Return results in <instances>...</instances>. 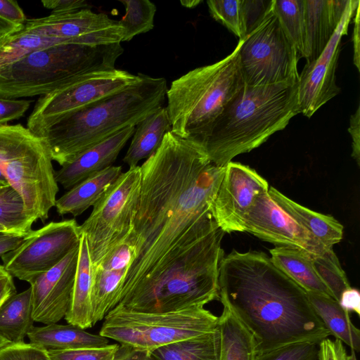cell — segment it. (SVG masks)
Returning <instances> with one entry per match:
<instances>
[{
    "label": "cell",
    "instance_id": "obj_1",
    "mask_svg": "<svg viewBox=\"0 0 360 360\" xmlns=\"http://www.w3.org/2000/svg\"><path fill=\"white\" fill-rule=\"evenodd\" d=\"M140 167L139 203L127 238L134 259L120 302L191 243L219 227L212 208L225 167L212 164L202 144L170 131Z\"/></svg>",
    "mask_w": 360,
    "mask_h": 360
},
{
    "label": "cell",
    "instance_id": "obj_2",
    "mask_svg": "<svg viewBox=\"0 0 360 360\" xmlns=\"http://www.w3.org/2000/svg\"><path fill=\"white\" fill-rule=\"evenodd\" d=\"M218 283L219 300L252 332L258 354L293 342L319 344L330 335L307 292L263 252L233 250L224 256Z\"/></svg>",
    "mask_w": 360,
    "mask_h": 360
},
{
    "label": "cell",
    "instance_id": "obj_3",
    "mask_svg": "<svg viewBox=\"0 0 360 360\" xmlns=\"http://www.w3.org/2000/svg\"><path fill=\"white\" fill-rule=\"evenodd\" d=\"M139 74L135 83L69 115L40 136L53 161L63 166L162 107L168 89L166 79Z\"/></svg>",
    "mask_w": 360,
    "mask_h": 360
},
{
    "label": "cell",
    "instance_id": "obj_4",
    "mask_svg": "<svg viewBox=\"0 0 360 360\" xmlns=\"http://www.w3.org/2000/svg\"><path fill=\"white\" fill-rule=\"evenodd\" d=\"M300 113L297 82L245 85L229 103L200 144L211 162L225 167L264 143Z\"/></svg>",
    "mask_w": 360,
    "mask_h": 360
},
{
    "label": "cell",
    "instance_id": "obj_5",
    "mask_svg": "<svg viewBox=\"0 0 360 360\" xmlns=\"http://www.w3.org/2000/svg\"><path fill=\"white\" fill-rule=\"evenodd\" d=\"M224 234L217 227L193 241L118 304L137 311L163 313L204 307L219 300Z\"/></svg>",
    "mask_w": 360,
    "mask_h": 360
},
{
    "label": "cell",
    "instance_id": "obj_6",
    "mask_svg": "<svg viewBox=\"0 0 360 360\" xmlns=\"http://www.w3.org/2000/svg\"><path fill=\"white\" fill-rule=\"evenodd\" d=\"M121 44L86 46L60 44L31 53L0 72V96H45L86 76L115 68Z\"/></svg>",
    "mask_w": 360,
    "mask_h": 360
},
{
    "label": "cell",
    "instance_id": "obj_7",
    "mask_svg": "<svg viewBox=\"0 0 360 360\" xmlns=\"http://www.w3.org/2000/svg\"><path fill=\"white\" fill-rule=\"evenodd\" d=\"M240 43L222 60L196 68L168 88L172 131L200 143L225 107L245 85L239 63Z\"/></svg>",
    "mask_w": 360,
    "mask_h": 360
},
{
    "label": "cell",
    "instance_id": "obj_8",
    "mask_svg": "<svg viewBox=\"0 0 360 360\" xmlns=\"http://www.w3.org/2000/svg\"><path fill=\"white\" fill-rule=\"evenodd\" d=\"M52 161L41 136L20 124L0 125V169L36 221L49 218L57 200Z\"/></svg>",
    "mask_w": 360,
    "mask_h": 360
},
{
    "label": "cell",
    "instance_id": "obj_9",
    "mask_svg": "<svg viewBox=\"0 0 360 360\" xmlns=\"http://www.w3.org/2000/svg\"><path fill=\"white\" fill-rule=\"evenodd\" d=\"M103 319L100 335L149 354L168 344L211 332L218 325V317L204 307L149 313L118 304Z\"/></svg>",
    "mask_w": 360,
    "mask_h": 360
},
{
    "label": "cell",
    "instance_id": "obj_10",
    "mask_svg": "<svg viewBox=\"0 0 360 360\" xmlns=\"http://www.w3.org/2000/svg\"><path fill=\"white\" fill-rule=\"evenodd\" d=\"M141 186V167H129L107 189L93 206L89 217L79 225L94 267L131 233Z\"/></svg>",
    "mask_w": 360,
    "mask_h": 360
},
{
    "label": "cell",
    "instance_id": "obj_11",
    "mask_svg": "<svg viewBox=\"0 0 360 360\" xmlns=\"http://www.w3.org/2000/svg\"><path fill=\"white\" fill-rule=\"evenodd\" d=\"M238 42L239 63L245 85L297 82L300 58L273 9L272 0L260 22Z\"/></svg>",
    "mask_w": 360,
    "mask_h": 360
},
{
    "label": "cell",
    "instance_id": "obj_12",
    "mask_svg": "<svg viewBox=\"0 0 360 360\" xmlns=\"http://www.w3.org/2000/svg\"><path fill=\"white\" fill-rule=\"evenodd\" d=\"M139 78L140 74L116 68L92 73L41 96L28 117L27 127L41 136L64 117L127 88Z\"/></svg>",
    "mask_w": 360,
    "mask_h": 360
},
{
    "label": "cell",
    "instance_id": "obj_13",
    "mask_svg": "<svg viewBox=\"0 0 360 360\" xmlns=\"http://www.w3.org/2000/svg\"><path fill=\"white\" fill-rule=\"evenodd\" d=\"M81 236L75 219L51 221L32 230L20 246L1 256L2 265L13 277L30 283L79 245Z\"/></svg>",
    "mask_w": 360,
    "mask_h": 360
},
{
    "label": "cell",
    "instance_id": "obj_14",
    "mask_svg": "<svg viewBox=\"0 0 360 360\" xmlns=\"http://www.w3.org/2000/svg\"><path fill=\"white\" fill-rule=\"evenodd\" d=\"M359 0H349L342 18L321 55L305 64L297 81L300 113L311 117L321 107L337 96L340 89L336 83V70L341 39L355 14Z\"/></svg>",
    "mask_w": 360,
    "mask_h": 360
},
{
    "label": "cell",
    "instance_id": "obj_15",
    "mask_svg": "<svg viewBox=\"0 0 360 360\" xmlns=\"http://www.w3.org/2000/svg\"><path fill=\"white\" fill-rule=\"evenodd\" d=\"M269 188L267 181L254 169L239 162H229L212 208L219 228L224 233L243 232L245 217L255 199Z\"/></svg>",
    "mask_w": 360,
    "mask_h": 360
},
{
    "label": "cell",
    "instance_id": "obj_16",
    "mask_svg": "<svg viewBox=\"0 0 360 360\" xmlns=\"http://www.w3.org/2000/svg\"><path fill=\"white\" fill-rule=\"evenodd\" d=\"M244 231L276 246L301 249L312 257L328 250L285 214L268 191L255 199L245 217Z\"/></svg>",
    "mask_w": 360,
    "mask_h": 360
},
{
    "label": "cell",
    "instance_id": "obj_17",
    "mask_svg": "<svg viewBox=\"0 0 360 360\" xmlns=\"http://www.w3.org/2000/svg\"><path fill=\"white\" fill-rule=\"evenodd\" d=\"M79 243L58 264L32 281V318L44 325L65 318L70 306Z\"/></svg>",
    "mask_w": 360,
    "mask_h": 360
},
{
    "label": "cell",
    "instance_id": "obj_18",
    "mask_svg": "<svg viewBox=\"0 0 360 360\" xmlns=\"http://www.w3.org/2000/svg\"><path fill=\"white\" fill-rule=\"evenodd\" d=\"M134 131L135 126L127 127L86 150L55 171L56 181L69 190L85 179L112 166Z\"/></svg>",
    "mask_w": 360,
    "mask_h": 360
},
{
    "label": "cell",
    "instance_id": "obj_19",
    "mask_svg": "<svg viewBox=\"0 0 360 360\" xmlns=\"http://www.w3.org/2000/svg\"><path fill=\"white\" fill-rule=\"evenodd\" d=\"M117 20L105 13H96L91 9L53 14L27 19L23 30L49 38L72 39L90 32L108 27Z\"/></svg>",
    "mask_w": 360,
    "mask_h": 360
},
{
    "label": "cell",
    "instance_id": "obj_20",
    "mask_svg": "<svg viewBox=\"0 0 360 360\" xmlns=\"http://www.w3.org/2000/svg\"><path fill=\"white\" fill-rule=\"evenodd\" d=\"M349 0H304L307 63L316 60L336 31Z\"/></svg>",
    "mask_w": 360,
    "mask_h": 360
},
{
    "label": "cell",
    "instance_id": "obj_21",
    "mask_svg": "<svg viewBox=\"0 0 360 360\" xmlns=\"http://www.w3.org/2000/svg\"><path fill=\"white\" fill-rule=\"evenodd\" d=\"M268 193L274 202L298 225L311 233L327 249L343 236V226L333 217L308 209L269 186Z\"/></svg>",
    "mask_w": 360,
    "mask_h": 360
},
{
    "label": "cell",
    "instance_id": "obj_22",
    "mask_svg": "<svg viewBox=\"0 0 360 360\" xmlns=\"http://www.w3.org/2000/svg\"><path fill=\"white\" fill-rule=\"evenodd\" d=\"M121 166H110L85 179L56 200L55 207L60 216L77 217L100 199L122 174Z\"/></svg>",
    "mask_w": 360,
    "mask_h": 360
},
{
    "label": "cell",
    "instance_id": "obj_23",
    "mask_svg": "<svg viewBox=\"0 0 360 360\" xmlns=\"http://www.w3.org/2000/svg\"><path fill=\"white\" fill-rule=\"evenodd\" d=\"M222 313L218 317L220 334L219 360H255L257 344L255 336L231 307L224 300Z\"/></svg>",
    "mask_w": 360,
    "mask_h": 360
},
{
    "label": "cell",
    "instance_id": "obj_24",
    "mask_svg": "<svg viewBox=\"0 0 360 360\" xmlns=\"http://www.w3.org/2000/svg\"><path fill=\"white\" fill-rule=\"evenodd\" d=\"M94 266L85 236L82 234L72 300L65 319L68 324L87 329L93 326L91 293Z\"/></svg>",
    "mask_w": 360,
    "mask_h": 360
},
{
    "label": "cell",
    "instance_id": "obj_25",
    "mask_svg": "<svg viewBox=\"0 0 360 360\" xmlns=\"http://www.w3.org/2000/svg\"><path fill=\"white\" fill-rule=\"evenodd\" d=\"M27 337L30 343L46 351L98 347L108 345V338L70 324L34 326Z\"/></svg>",
    "mask_w": 360,
    "mask_h": 360
},
{
    "label": "cell",
    "instance_id": "obj_26",
    "mask_svg": "<svg viewBox=\"0 0 360 360\" xmlns=\"http://www.w3.org/2000/svg\"><path fill=\"white\" fill-rule=\"evenodd\" d=\"M273 264L295 282L306 292L327 295L331 293L316 274L312 256L298 248L276 246L270 249Z\"/></svg>",
    "mask_w": 360,
    "mask_h": 360
},
{
    "label": "cell",
    "instance_id": "obj_27",
    "mask_svg": "<svg viewBox=\"0 0 360 360\" xmlns=\"http://www.w3.org/2000/svg\"><path fill=\"white\" fill-rule=\"evenodd\" d=\"M135 127L133 138L123 158L129 167L148 159L160 146L165 135L172 131V124L166 107H161L141 120Z\"/></svg>",
    "mask_w": 360,
    "mask_h": 360
},
{
    "label": "cell",
    "instance_id": "obj_28",
    "mask_svg": "<svg viewBox=\"0 0 360 360\" xmlns=\"http://www.w3.org/2000/svg\"><path fill=\"white\" fill-rule=\"evenodd\" d=\"M314 312L330 335L351 349H360V331L352 323L349 312L344 309L333 297L319 293L307 292Z\"/></svg>",
    "mask_w": 360,
    "mask_h": 360
},
{
    "label": "cell",
    "instance_id": "obj_29",
    "mask_svg": "<svg viewBox=\"0 0 360 360\" xmlns=\"http://www.w3.org/2000/svg\"><path fill=\"white\" fill-rule=\"evenodd\" d=\"M34 322L30 287L12 295L0 306V337L10 344L24 342Z\"/></svg>",
    "mask_w": 360,
    "mask_h": 360
},
{
    "label": "cell",
    "instance_id": "obj_30",
    "mask_svg": "<svg viewBox=\"0 0 360 360\" xmlns=\"http://www.w3.org/2000/svg\"><path fill=\"white\" fill-rule=\"evenodd\" d=\"M220 334L214 330L160 347L150 355L152 360H219Z\"/></svg>",
    "mask_w": 360,
    "mask_h": 360
},
{
    "label": "cell",
    "instance_id": "obj_31",
    "mask_svg": "<svg viewBox=\"0 0 360 360\" xmlns=\"http://www.w3.org/2000/svg\"><path fill=\"white\" fill-rule=\"evenodd\" d=\"M71 39L49 38L30 33L23 29L0 39V72L37 50L60 44H70Z\"/></svg>",
    "mask_w": 360,
    "mask_h": 360
},
{
    "label": "cell",
    "instance_id": "obj_32",
    "mask_svg": "<svg viewBox=\"0 0 360 360\" xmlns=\"http://www.w3.org/2000/svg\"><path fill=\"white\" fill-rule=\"evenodd\" d=\"M34 222L20 193L9 185L4 186L0 190V226L8 234L25 237Z\"/></svg>",
    "mask_w": 360,
    "mask_h": 360
},
{
    "label": "cell",
    "instance_id": "obj_33",
    "mask_svg": "<svg viewBox=\"0 0 360 360\" xmlns=\"http://www.w3.org/2000/svg\"><path fill=\"white\" fill-rule=\"evenodd\" d=\"M273 9L300 58L306 49L304 0H272Z\"/></svg>",
    "mask_w": 360,
    "mask_h": 360
},
{
    "label": "cell",
    "instance_id": "obj_34",
    "mask_svg": "<svg viewBox=\"0 0 360 360\" xmlns=\"http://www.w3.org/2000/svg\"><path fill=\"white\" fill-rule=\"evenodd\" d=\"M125 14L119 20L124 30L122 41H129L154 27L156 6L149 0H120Z\"/></svg>",
    "mask_w": 360,
    "mask_h": 360
},
{
    "label": "cell",
    "instance_id": "obj_35",
    "mask_svg": "<svg viewBox=\"0 0 360 360\" xmlns=\"http://www.w3.org/2000/svg\"><path fill=\"white\" fill-rule=\"evenodd\" d=\"M312 262L319 277L338 302L341 294L351 286L335 253L333 249H328L312 257Z\"/></svg>",
    "mask_w": 360,
    "mask_h": 360
},
{
    "label": "cell",
    "instance_id": "obj_36",
    "mask_svg": "<svg viewBox=\"0 0 360 360\" xmlns=\"http://www.w3.org/2000/svg\"><path fill=\"white\" fill-rule=\"evenodd\" d=\"M211 16L240 39L248 35L244 0H209Z\"/></svg>",
    "mask_w": 360,
    "mask_h": 360
},
{
    "label": "cell",
    "instance_id": "obj_37",
    "mask_svg": "<svg viewBox=\"0 0 360 360\" xmlns=\"http://www.w3.org/2000/svg\"><path fill=\"white\" fill-rule=\"evenodd\" d=\"M319 344L304 341L290 343L257 355L255 360H318Z\"/></svg>",
    "mask_w": 360,
    "mask_h": 360
},
{
    "label": "cell",
    "instance_id": "obj_38",
    "mask_svg": "<svg viewBox=\"0 0 360 360\" xmlns=\"http://www.w3.org/2000/svg\"><path fill=\"white\" fill-rule=\"evenodd\" d=\"M118 344H108L98 347L47 351L52 360H113Z\"/></svg>",
    "mask_w": 360,
    "mask_h": 360
},
{
    "label": "cell",
    "instance_id": "obj_39",
    "mask_svg": "<svg viewBox=\"0 0 360 360\" xmlns=\"http://www.w3.org/2000/svg\"><path fill=\"white\" fill-rule=\"evenodd\" d=\"M0 360H52L47 351L31 343L8 344L0 349Z\"/></svg>",
    "mask_w": 360,
    "mask_h": 360
},
{
    "label": "cell",
    "instance_id": "obj_40",
    "mask_svg": "<svg viewBox=\"0 0 360 360\" xmlns=\"http://www.w3.org/2000/svg\"><path fill=\"white\" fill-rule=\"evenodd\" d=\"M134 259V248L126 239L116 246L96 267L104 270L128 271Z\"/></svg>",
    "mask_w": 360,
    "mask_h": 360
},
{
    "label": "cell",
    "instance_id": "obj_41",
    "mask_svg": "<svg viewBox=\"0 0 360 360\" xmlns=\"http://www.w3.org/2000/svg\"><path fill=\"white\" fill-rule=\"evenodd\" d=\"M32 101L11 99L0 96V125L18 120L30 108Z\"/></svg>",
    "mask_w": 360,
    "mask_h": 360
},
{
    "label": "cell",
    "instance_id": "obj_42",
    "mask_svg": "<svg viewBox=\"0 0 360 360\" xmlns=\"http://www.w3.org/2000/svg\"><path fill=\"white\" fill-rule=\"evenodd\" d=\"M347 354L343 343L338 339L323 340L319 344L318 360H347Z\"/></svg>",
    "mask_w": 360,
    "mask_h": 360
},
{
    "label": "cell",
    "instance_id": "obj_43",
    "mask_svg": "<svg viewBox=\"0 0 360 360\" xmlns=\"http://www.w3.org/2000/svg\"><path fill=\"white\" fill-rule=\"evenodd\" d=\"M44 7L53 14L65 13L82 9H90L91 5L84 0H42Z\"/></svg>",
    "mask_w": 360,
    "mask_h": 360
},
{
    "label": "cell",
    "instance_id": "obj_44",
    "mask_svg": "<svg viewBox=\"0 0 360 360\" xmlns=\"http://www.w3.org/2000/svg\"><path fill=\"white\" fill-rule=\"evenodd\" d=\"M0 18L18 25H25L27 20L18 3L13 0H0Z\"/></svg>",
    "mask_w": 360,
    "mask_h": 360
},
{
    "label": "cell",
    "instance_id": "obj_45",
    "mask_svg": "<svg viewBox=\"0 0 360 360\" xmlns=\"http://www.w3.org/2000/svg\"><path fill=\"white\" fill-rule=\"evenodd\" d=\"M348 131L352 139V157L360 164V108H357L356 112L351 115L349 119V127Z\"/></svg>",
    "mask_w": 360,
    "mask_h": 360
},
{
    "label": "cell",
    "instance_id": "obj_46",
    "mask_svg": "<svg viewBox=\"0 0 360 360\" xmlns=\"http://www.w3.org/2000/svg\"><path fill=\"white\" fill-rule=\"evenodd\" d=\"M338 302L348 312L360 314V294L357 289L350 287L345 290L341 294Z\"/></svg>",
    "mask_w": 360,
    "mask_h": 360
},
{
    "label": "cell",
    "instance_id": "obj_47",
    "mask_svg": "<svg viewBox=\"0 0 360 360\" xmlns=\"http://www.w3.org/2000/svg\"><path fill=\"white\" fill-rule=\"evenodd\" d=\"M15 293L13 277L0 264V306Z\"/></svg>",
    "mask_w": 360,
    "mask_h": 360
},
{
    "label": "cell",
    "instance_id": "obj_48",
    "mask_svg": "<svg viewBox=\"0 0 360 360\" xmlns=\"http://www.w3.org/2000/svg\"><path fill=\"white\" fill-rule=\"evenodd\" d=\"M113 360H152L149 353L120 345Z\"/></svg>",
    "mask_w": 360,
    "mask_h": 360
},
{
    "label": "cell",
    "instance_id": "obj_49",
    "mask_svg": "<svg viewBox=\"0 0 360 360\" xmlns=\"http://www.w3.org/2000/svg\"><path fill=\"white\" fill-rule=\"evenodd\" d=\"M359 12H360V4L357 6L355 14L354 15V26L353 29L352 33V41H353V47H354V64L359 71L360 68V43H359V30H360V20H359Z\"/></svg>",
    "mask_w": 360,
    "mask_h": 360
},
{
    "label": "cell",
    "instance_id": "obj_50",
    "mask_svg": "<svg viewBox=\"0 0 360 360\" xmlns=\"http://www.w3.org/2000/svg\"><path fill=\"white\" fill-rule=\"evenodd\" d=\"M24 237L0 232V257L6 253L12 251L21 245Z\"/></svg>",
    "mask_w": 360,
    "mask_h": 360
},
{
    "label": "cell",
    "instance_id": "obj_51",
    "mask_svg": "<svg viewBox=\"0 0 360 360\" xmlns=\"http://www.w3.org/2000/svg\"><path fill=\"white\" fill-rule=\"evenodd\" d=\"M24 25H18L0 18V39L21 31Z\"/></svg>",
    "mask_w": 360,
    "mask_h": 360
},
{
    "label": "cell",
    "instance_id": "obj_52",
    "mask_svg": "<svg viewBox=\"0 0 360 360\" xmlns=\"http://www.w3.org/2000/svg\"><path fill=\"white\" fill-rule=\"evenodd\" d=\"M202 1L199 0H181V4L186 8H193L196 7L198 4L202 3Z\"/></svg>",
    "mask_w": 360,
    "mask_h": 360
},
{
    "label": "cell",
    "instance_id": "obj_53",
    "mask_svg": "<svg viewBox=\"0 0 360 360\" xmlns=\"http://www.w3.org/2000/svg\"><path fill=\"white\" fill-rule=\"evenodd\" d=\"M0 184L3 186H8V181L5 178L4 174L2 173L1 169H0Z\"/></svg>",
    "mask_w": 360,
    "mask_h": 360
},
{
    "label": "cell",
    "instance_id": "obj_54",
    "mask_svg": "<svg viewBox=\"0 0 360 360\" xmlns=\"http://www.w3.org/2000/svg\"><path fill=\"white\" fill-rule=\"evenodd\" d=\"M347 360H357L355 354V351L351 349V354L349 355H347Z\"/></svg>",
    "mask_w": 360,
    "mask_h": 360
},
{
    "label": "cell",
    "instance_id": "obj_55",
    "mask_svg": "<svg viewBox=\"0 0 360 360\" xmlns=\"http://www.w3.org/2000/svg\"><path fill=\"white\" fill-rule=\"evenodd\" d=\"M0 232H5V233H6L5 229L2 226H0Z\"/></svg>",
    "mask_w": 360,
    "mask_h": 360
},
{
    "label": "cell",
    "instance_id": "obj_56",
    "mask_svg": "<svg viewBox=\"0 0 360 360\" xmlns=\"http://www.w3.org/2000/svg\"><path fill=\"white\" fill-rule=\"evenodd\" d=\"M4 186H3V185L0 184V190H1Z\"/></svg>",
    "mask_w": 360,
    "mask_h": 360
}]
</instances>
